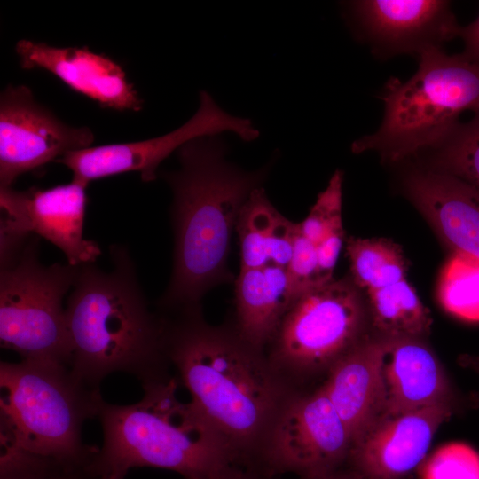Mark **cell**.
<instances>
[{"label": "cell", "instance_id": "9", "mask_svg": "<svg viewBox=\"0 0 479 479\" xmlns=\"http://www.w3.org/2000/svg\"><path fill=\"white\" fill-rule=\"evenodd\" d=\"M351 447L350 434L323 388L296 389L272 420L257 462L274 476L322 479L348 461Z\"/></svg>", "mask_w": 479, "mask_h": 479}, {"label": "cell", "instance_id": "4", "mask_svg": "<svg viewBox=\"0 0 479 479\" xmlns=\"http://www.w3.org/2000/svg\"><path fill=\"white\" fill-rule=\"evenodd\" d=\"M177 376L143 385V397L126 405L103 402L98 418L103 443L93 462L100 475L124 478L133 467L209 479L241 457L192 404L177 395Z\"/></svg>", "mask_w": 479, "mask_h": 479}, {"label": "cell", "instance_id": "11", "mask_svg": "<svg viewBox=\"0 0 479 479\" xmlns=\"http://www.w3.org/2000/svg\"><path fill=\"white\" fill-rule=\"evenodd\" d=\"M94 139L90 128L70 126L39 104L27 86L9 84L0 95V187Z\"/></svg>", "mask_w": 479, "mask_h": 479}, {"label": "cell", "instance_id": "30", "mask_svg": "<svg viewBox=\"0 0 479 479\" xmlns=\"http://www.w3.org/2000/svg\"><path fill=\"white\" fill-rule=\"evenodd\" d=\"M210 479H276L258 462L236 460L222 468Z\"/></svg>", "mask_w": 479, "mask_h": 479}, {"label": "cell", "instance_id": "13", "mask_svg": "<svg viewBox=\"0 0 479 479\" xmlns=\"http://www.w3.org/2000/svg\"><path fill=\"white\" fill-rule=\"evenodd\" d=\"M442 403L380 417L353 444L348 461L360 479H406L427 455L432 439L452 414Z\"/></svg>", "mask_w": 479, "mask_h": 479}, {"label": "cell", "instance_id": "28", "mask_svg": "<svg viewBox=\"0 0 479 479\" xmlns=\"http://www.w3.org/2000/svg\"><path fill=\"white\" fill-rule=\"evenodd\" d=\"M286 269L294 301L307 290L318 286L316 244L300 232L299 226Z\"/></svg>", "mask_w": 479, "mask_h": 479}, {"label": "cell", "instance_id": "15", "mask_svg": "<svg viewBox=\"0 0 479 479\" xmlns=\"http://www.w3.org/2000/svg\"><path fill=\"white\" fill-rule=\"evenodd\" d=\"M386 349L384 337L362 338L331 366L321 385L346 425L352 444L385 412Z\"/></svg>", "mask_w": 479, "mask_h": 479}, {"label": "cell", "instance_id": "6", "mask_svg": "<svg viewBox=\"0 0 479 479\" xmlns=\"http://www.w3.org/2000/svg\"><path fill=\"white\" fill-rule=\"evenodd\" d=\"M99 389L56 363L21 359L0 364V420L33 452L71 468L93 465L99 448L83 443L82 425L98 417Z\"/></svg>", "mask_w": 479, "mask_h": 479}, {"label": "cell", "instance_id": "14", "mask_svg": "<svg viewBox=\"0 0 479 479\" xmlns=\"http://www.w3.org/2000/svg\"><path fill=\"white\" fill-rule=\"evenodd\" d=\"M23 69H43L98 104L115 111L138 112L144 101L114 59L83 47H56L21 39L15 46Z\"/></svg>", "mask_w": 479, "mask_h": 479}, {"label": "cell", "instance_id": "23", "mask_svg": "<svg viewBox=\"0 0 479 479\" xmlns=\"http://www.w3.org/2000/svg\"><path fill=\"white\" fill-rule=\"evenodd\" d=\"M437 295L451 315L479 322V260L454 252L442 269Z\"/></svg>", "mask_w": 479, "mask_h": 479}, {"label": "cell", "instance_id": "27", "mask_svg": "<svg viewBox=\"0 0 479 479\" xmlns=\"http://www.w3.org/2000/svg\"><path fill=\"white\" fill-rule=\"evenodd\" d=\"M343 174L337 169L321 192L305 219L298 223L300 232L318 244L334 227L342 224Z\"/></svg>", "mask_w": 479, "mask_h": 479}, {"label": "cell", "instance_id": "8", "mask_svg": "<svg viewBox=\"0 0 479 479\" xmlns=\"http://www.w3.org/2000/svg\"><path fill=\"white\" fill-rule=\"evenodd\" d=\"M366 311L349 279H334L299 295L284 315L265 354L293 389L331 366L363 337Z\"/></svg>", "mask_w": 479, "mask_h": 479}, {"label": "cell", "instance_id": "31", "mask_svg": "<svg viewBox=\"0 0 479 479\" xmlns=\"http://www.w3.org/2000/svg\"><path fill=\"white\" fill-rule=\"evenodd\" d=\"M459 35L465 43V54L479 63V16L468 26L461 27Z\"/></svg>", "mask_w": 479, "mask_h": 479}, {"label": "cell", "instance_id": "24", "mask_svg": "<svg viewBox=\"0 0 479 479\" xmlns=\"http://www.w3.org/2000/svg\"><path fill=\"white\" fill-rule=\"evenodd\" d=\"M433 163L432 169L479 188V111L436 148Z\"/></svg>", "mask_w": 479, "mask_h": 479}, {"label": "cell", "instance_id": "12", "mask_svg": "<svg viewBox=\"0 0 479 479\" xmlns=\"http://www.w3.org/2000/svg\"><path fill=\"white\" fill-rule=\"evenodd\" d=\"M87 186L72 179L46 189L0 187V234H35L59 248L70 265L96 263L99 245L83 236Z\"/></svg>", "mask_w": 479, "mask_h": 479}, {"label": "cell", "instance_id": "21", "mask_svg": "<svg viewBox=\"0 0 479 479\" xmlns=\"http://www.w3.org/2000/svg\"><path fill=\"white\" fill-rule=\"evenodd\" d=\"M373 327L384 338H422L432 319L406 279L366 292Z\"/></svg>", "mask_w": 479, "mask_h": 479}, {"label": "cell", "instance_id": "5", "mask_svg": "<svg viewBox=\"0 0 479 479\" xmlns=\"http://www.w3.org/2000/svg\"><path fill=\"white\" fill-rule=\"evenodd\" d=\"M382 99L380 128L354 141L353 153L374 151L383 161L397 162L437 148L458 127L463 112L479 111V63L465 53L428 49L409 80L389 81Z\"/></svg>", "mask_w": 479, "mask_h": 479}, {"label": "cell", "instance_id": "35", "mask_svg": "<svg viewBox=\"0 0 479 479\" xmlns=\"http://www.w3.org/2000/svg\"><path fill=\"white\" fill-rule=\"evenodd\" d=\"M99 479H122V478H119V477H115V476H106V475H103V476H101Z\"/></svg>", "mask_w": 479, "mask_h": 479}, {"label": "cell", "instance_id": "3", "mask_svg": "<svg viewBox=\"0 0 479 479\" xmlns=\"http://www.w3.org/2000/svg\"><path fill=\"white\" fill-rule=\"evenodd\" d=\"M109 255V271L95 263L77 266L65 307L68 367L93 389L114 372L132 374L143 386L169 375L164 318L150 310L128 247L111 245Z\"/></svg>", "mask_w": 479, "mask_h": 479}, {"label": "cell", "instance_id": "33", "mask_svg": "<svg viewBox=\"0 0 479 479\" xmlns=\"http://www.w3.org/2000/svg\"><path fill=\"white\" fill-rule=\"evenodd\" d=\"M460 361L463 365L470 367L479 373V357L463 356Z\"/></svg>", "mask_w": 479, "mask_h": 479}, {"label": "cell", "instance_id": "18", "mask_svg": "<svg viewBox=\"0 0 479 479\" xmlns=\"http://www.w3.org/2000/svg\"><path fill=\"white\" fill-rule=\"evenodd\" d=\"M383 364L386 409L396 416L442 403H451L444 370L420 338H386Z\"/></svg>", "mask_w": 479, "mask_h": 479}, {"label": "cell", "instance_id": "16", "mask_svg": "<svg viewBox=\"0 0 479 479\" xmlns=\"http://www.w3.org/2000/svg\"><path fill=\"white\" fill-rule=\"evenodd\" d=\"M354 7L369 35L389 52L420 54L459 35L461 28L446 1L366 0Z\"/></svg>", "mask_w": 479, "mask_h": 479}, {"label": "cell", "instance_id": "19", "mask_svg": "<svg viewBox=\"0 0 479 479\" xmlns=\"http://www.w3.org/2000/svg\"><path fill=\"white\" fill-rule=\"evenodd\" d=\"M234 281L233 326L242 339L265 352L294 302L287 269L268 265L240 270Z\"/></svg>", "mask_w": 479, "mask_h": 479}, {"label": "cell", "instance_id": "34", "mask_svg": "<svg viewBox=\"0 0 479 479\" xmlns=\"http://www.w3.org/2000/svg\"><path fill=\"white\" fill-rule=\"evenodd\" d=\"M322 479H360L353 472L349 471V473L340 472V469L336 472L322 478Z\"/></svg>", "mask_w": 479, "mask_h": 479}, {"label": "cell", "instance_id": "20", "mask_svg": "<svg viewBox=\"0 0 479 479\" xmlns=\"http://www.w3.org/2000/svg\"><path fill=\"white\" fill-rule=\"evenodd\" d=\"M298 223L281 215L263 187L249 195L239 215L235 232L240 246V270L276 265L287 268Z\"/></svg>", "mask_w": 479, "mask_h": 479}, {"label": "cell", "instance_id": "10", "mask_svg": "<svg viewBox=\"0 0 479 479\" xmlns=\"http://www.w3.org/2000/svg\"><path fill=\"white\" fill-rule=\"evenodd\" d=\"M199 98L196 113L165 135L136 142L90 146L68 153L56 162L72 171V179L87 185L95 179L130 171L138 172L143 182H152L157 177L160 164L192 139L216 136L224 131L233 132L245 142L259 137V130L250 119L229 114L206 90H200Z\"/></svg>", "mask_w": 479, "mask_h": 479}, {"label": "cell", "instance_id": "26", "mask_svg": "<svg viewBox=\"0 0 479 479\" xmlns=\"http://www.w3.org/2000/svg\"><path fill=\"white\" fill-rule=\"evenodd\" d=\"M420 479H479V453L470 445L452 442L423 461Z\"/></svg>", "mask_w": 479, "mask_h": 479}, {"label": "cell", "instance_id": "25", "mask_svg": "<svg viewBox=\"0 0 479 479\" xmlns=\"http://www.w3.org/2000/svg\"><path fill=\"white\" fill-rule=\"evenodd\" d=\"M63 469H75L27 447L14 430L0 420V479H30Z\"/></svg>", "mask_w": 479, "mask_h": 479}, {"label": "cell", "instance_id": "7", "mask_svg": "<svg viewBox=\"0 0 479 479\" xmlns=\"http://www.w3.org/2000/svg\"><path fill=\"white\" fill-rule=\"evenodd\" d=\"M40 238L31 234L14 252L0 256V341L21 359L68 366L70 344L63 300L77 266L39 258Z\"/></svg>", "mask_w": 479, "mask_h": 479}, {"label": "cell", "instance_id": "29", "mask_svg": "<svg viewBox=\"0 0 479 479\" xmlns=\"http://www.w3.org/2000/svg\"><path fill=\"white\" fill-rule=\"evenodd\" d=\"M344 229L342 224L334 227L318 244V282L325 284L333 278V272L343 243Z\"/></svg>", "mask_w": 479, "mask_h": 479}, {"label": "cell", "instance_id": "17", "mask_svg": "<svg viewBox=\"0 0 479 479\" xmlns=\"http://www.w3.org/2000/svg\"><path fill=\"white\" fill-rule=\"evenodd\" d=\"M412 202L454 252L479 260V188L434 169L405 180Z\"/></svg>", "mask_w": 479, "mask_h": 479}, {"label": "cell", "instance_id": "1", "mask_svg": "<svg viewBox=\"0 0 479 479\" xmlns=\"http://www.w3.org/2000/svg\"><path fill=\"white\" fill-rule=\"evenodd\" d=\"M161 313L166 357L190 401L243 459L257 460L272 420L294 389L233 325L206 322L201 306Z\"/></svg>", "mask_w": 479, "mask_h": 479}, {"label": "cell", "instance_id": "22", "mask_svg": "<svg viewBox=\"0 0 479 479\" xmlns=\"http://www.w3.org/2000/svg\"><path fill=\"white\" fill-rule=\"evenodd\" d=\"M352 282L366 292L406 279L407 261L402 248L385 238H356L346 240Z\"/></svg>", "mask_w": 479, "mask_h": 479}, {"label": "cell", "instance_id": "2", "mask_svg": "<svg viewBox=\"0 0 479 479\" xmlns=\"http://www.w3.org/2000/svg\"><path fill=\"white\" fill-rule=\"evenodd\" d=\"M226 153L217 135L200 137L177 150L180 168L162 174L173 193L174 251L159 311L199 307L208 291L233 280L227 264L232 232L243 205L266 179L269 166L245 171L227 161Z\"/></svg>", "mask_w": 479, "mask_h": 479}, {"label": "cell", "instance_id": "32", "mask_svg": "<svg viewBox=\"0 0 479 479\" xmlns=\"http://www.w3.org/2000/svg\"><path fill=\"white\" fill-rule=\"evenodd\" d=\"M98 475L93 466L78 469H63L50 475L34 477L30 479H99Z\"/></svg>", "mask_w": 479, "mask_h": 479}]
</instances>
